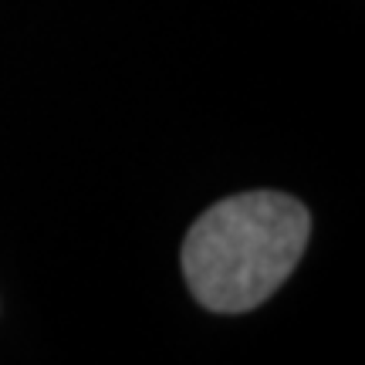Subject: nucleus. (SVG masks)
Here are the masks:
<instances>
[{"instance_id":"nucleus-1","label":"nucleus","mask_w":365,"mask_h":365,"mask_svg":"<svg viewBox=\"0 0 365 365\" xmlns=\"http://www.w3.org/2000/svg\"><path fill=\"white\" fill-rule=\"evenodd\" d=\"M308 237L312 217L294 196L274 190L227 196L190 227L182 277L210 312H250L298 267Z\"/></svg>"}]
</instances>
